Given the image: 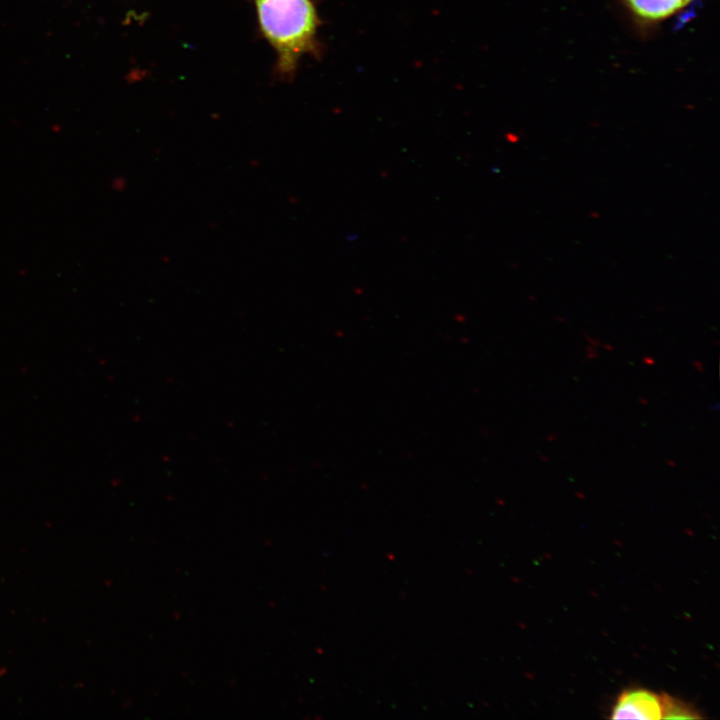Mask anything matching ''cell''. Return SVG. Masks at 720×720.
I'll return each instance as SVG.
<instances>
[{"label": "cell", "instance_id": "cell-4", "mask_svg": "<svg viewBox=\"0 0 720 720\" xmlns=\"http://www.w3.org/2000/svg\"><path fill=\"white\" fill-rule=\"evenodd\" d=\"M662 718L665 719H701L699 712L688 703L670 696L661 694Z\"/></svg>", "mask_w": 720, "mask_h": 720}, {"label": "cell", "instance_id": "cell-3", "mask_svg": "<svg viewBox=\"0 0 720 720\" xmlns=\"http://www.w3.org/2000/svg\"><path fill=\"white\" fill-rule=\"evenodd\" d=\"M692 0H626L638 16L658 20L672 15Z\"/></svg>", "mask_w": 720, "mask_h": 720}, {"label": "cell", "instance_id": "cell-1", "mask_svg": "<svg viewBox=\"0 0 720 720\" xmlns=\"http://www.w3.org/2000/svg\"><path fill=\"white\" fill-rule=\"evenodd\" d=\"M264 39L277 55L275 71L283 80L294 77L306 54L319 51L320 19L311 0H252Z\"/></svg>", "mask_w": 720, "mask_h": 720}, {"label": "cell", "instance_id": "cell-2", "mask_svg": "<svg viewBox=\"0 0 720 720\" xmlns=\"http://www.w3.org/2000/svg\"><path fill=\"white\" fill-rule=\"evenodd\" d=\"M612 719H662V697L647 689L623 691L612 708Z\"/></svg>", "mask_w": 720, "mask_h": 720}]
</instances>
